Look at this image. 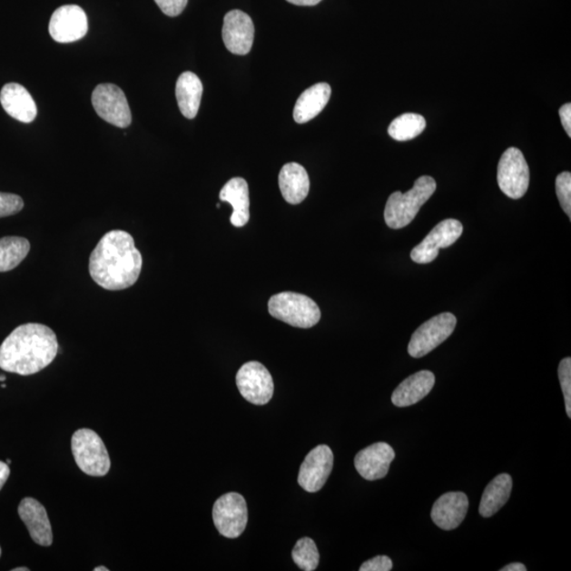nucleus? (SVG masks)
Wrapping results in <instances>:
<instances>
[{"instance_id":"1","label":"nucleus","mask_w":571,"mask_h":571,"mask_svg":"<svg viewBox=\"0 0 571 571\" xmlns=\"http://www.w3.org/2000/svg\"><path fill=\"white\" fill-rule=\"evenodd\" d=\"M143 255L130 233L113 230L102 237L89 259V273L100 287L120 291L137 283Z\"/></svg>"},{"instance_id":"2","label":"nucleus","mask_w":571,"mask_h":571,"mask_svg":"<svg viewBox=\"0 0 571 571\" xmlns=\"http://www.w3.org/2000/svg\"><path fill=\"white\" fill-rule=\"evenodd\" d=\"M59 343L54 331L43 324L18 326L0 346V369L8 373L30 376L54 362Z\"/></svg>"},{"instance_id":"3","label":"nucleus","mask_w":571,"mask_h":571,"mask_svg":"<svg viewBox=\"0 0 571 571\" xmlns=\"http://www.w3.org/2000/svg\"><path fill=\"white\" fill-rule=\"evenodd\" d=\"M438 188L434 178L421 176L414 183L412 190L406 194L395 192L388 199L384 210V220L390 229H402L409 226L418 214L422 205L431 198Z\"/></svg>"},{"instance_id":"4","label":"nucleus","mask_w":571,"mask_h":571,"mask_svg":"<svg viewBox=\"0 0 571 571\" xmlns=\"http://www.w3.org/2000/svg\"><path fill=\"white\" fill-rule=\"evenodd\" d=\"M268 310L273 318L299 329H311L320 319L316 301L295 292L274 294L269 300Z\"/></svg>"},{"instance_id":"5","label":"nucleus","mask_w":571,"mask_h":571,"mask_svg":"<svg viewBox=\"0 0 571 571\" xmlns=\"http://www.w3.org/2000/svg\"><path fill=\"white\" fill-rule=\"evenodd\" d=\"M76 465L89 477H105L111 470V458L100 436L89 428L76 431L72 439Z\"/></svg>"},{"instance_id":"6","label":"nucleus","mask_w":571,"mask_h":571,"mask_svg":"<svg viewBox=\"0 0 571 571\" xmlns=\"http://www.w3.org/2000/svg\"><path fill=\"white\" fill-rule=\"evenodd\" d=\"M498 187L511 199L522 198L529 188L530 171L523 153L516 147L507 150L497 168Z\"/></svg>"},{"instance_id":"7","label":"nucleus","mask_w":571,"mask_h":571,"mask_svg":"<svg viewBox=\"0 0 571 571\" xmlns=\"http://www.w3.org/2000/svg\"><path fill=\"white\" fill-rule=\"evenodd\" d=\"M458 320L453 313H440L423 323L410 339L409 354L413 358H422L429 354L450 337L457 327Z\"/></svg>"},{"instance_id":"8","label":"nucleus","mask_w":571,"mask_h":571,"mask_svg":"<svg viewBox=\"0 0 571 571\" xmlns=\"http://www.w3.org/2000/svg\"><path fill=\"white\" fill-rule=\"evenodd\" d=\"M213 521L220 534L236 538L243 534L248 523L245 498L240 493L230 492L218 498L213 507Z\"/></svg>"},{"instance_id":"9","label":"nucleus","mask_w":571,"mask_h":571,"mask_svg":"<svg viewBox=\"0 0 571 571\" xmlns=\"http://www.w3.org/2000/svg\"><path fill=\"white\" fill-rule=\"evenodd\" d=\"M96 113L107 123L126 128L132 123V112L122 89L113 84L96 86L92 98Z\"/></svg>"},{"instance_id":"10","label":"nucleus","mask_w":571,"mask_h":571,"mask_svg":"<svg viewBox=\"0 0 571 571\" xmlns=\"http://www.w3.org/2000/svg\"><path fill=\"white\" fill-rule=\"evenodd\" d=\"M236 384L245 399L255 406H265L274 393V383L269 370L260 362L243 364L236 375Z\"/></svg>"},{"instance_id":"11","label":"nucleus","mask_w":571,"mask_h":571,"mask_svg":"<svg viewBox=\"0 0 571 571\" xmlns=\"http://www.w3.org/2000/svg\"><path fill=\"white\" fill-rule=\"evenodd\" d=\"M464 232L463 223L457 220H446L436 226L418 246L410 252V259L417 264H429L438 259L439 250L451 247Z\"/></svg>"},{"instance_id":"12","label":"nucleus","mask_w":571,"mask_h":571,"mask_svg":"<svg viewBox=\"0 0 571 571\" xmlns=\"http://www.w3.org/2000/svg\"><path fill=\"white\" fill-rule=\"evenodd\" d=\"M88 19L79 5H63L54 11L50 19L49 32L57 43H73L87 34Z\"/></svg>"},{"instance_id":"13","label":"nucleus","mask_w":571,"mask_h":571,"mask_svg":"<svg viewBox=\"0 0 571 571\" xmlns=\"http://www.w3.org/2000/svg\"><path fill=\"white\" fill-rule=\"evenodd\" d=\"M333 467V453L329 446L320 445L307 455L299 473V485L307 492H318L326 484Z\"/></svg>"},{"instance_id":"14","label":"nucleus","mask_w":571,"mask_h":571,"mask_svg":"<svg viewBox=\"0 0 571 571\" xmlns=\"http://www.w3.org/2000/svg\"><path fill=\"white\" fill-rule=\"evenodd\" d=\"M222 40L231 54L246 55L254 42V24L247 13L232 10L223 19Z\"/></svg>"},{"instance_id":"15","label":"nucleus","mask_w":571,"mask_h":571,"mask_svg":"<svg viewBox=\"0 0 571 571\" xmlns=\"http://www.w3.org/2000/svg\"><path fill=\"white\" fill-rule=\"evenodd\" d=\"M395 457L394 448L387 442H377L356 455L355 467L364 479L378 480L388 476Z\"/></svg>"},{"instance_id":"16","label":"nucleus","mask_w":571,"mask_h":571,"mask_svg":"<svg viewBox=\"0 0 571 571\" xmlns=\"http://www.w3.org/2000/svg\"><path fill=\"white\" fill-rule=\"evenodd\" d=\"M18 515L28 528L32 540L44 547H49L53 544V528L47 511L38 500L32 497L24 498L19 504Z\"/></svg>"},{"instance_id":"17","label":"nucleus","mask_w":571,"mask_h":571,"mask_svg":"<svg viewBox=\"0 0 571 571\" xmlns=\"http://www.w3.org/2000/svg\"><path fill=\"white\" fill-rule=\"evenodd\" d=\"M469 508V499L463 492H448L436 500L431 517L442 530H454L464 522Z\"/></svg>"},{"instance_id":"18","label":"nucleus","mask_w":571,"mask_h":571,"mask_svg":"<svg viewBox=\"0 0 571 571\" xmlns=\"http://www.w3.org/2000/svg\"><path fill=\"white\" fill-rule=\"evenodd\" d=\"M5 112L22 123H31L36 118L37 107L34 98L24 86L9 83L0 93Z\"/></svg>"},{"instance_id":"19","label":"nucleus","mask_w":571,"mask_h":571,"mask_svg":"<svg viewBox=\"0 0 571 571\" xmlns=\"http://www.w3.org/2000/svg\"><path fill=\"white\" fill-rule=\"evenodd\" d=\"M434 384L435 376L432 371H418L398 385L391 396V402L398 408L414 406L431 393Z\"/></svg>"},{"instance_id":"20","label":"nucleus","mask_w":571,"mask_h":571,"mask_svg":"<svg viewBox=\"0 0 571 571\" xmlns=\"http://www.w3.org/2000/svg\"><path fill=\"white\" fill-rule=\"evenodd\" d=\"M279 184L285 201L290 204L303 202L310 189V176L299 163H287L281 168Z\"/></svg>"},{"instance_id":"21","label":"nucleus","mask_w":571,"mask_h":571,"mask_svg":"<svg viewBox=\"0 0 571 571\" xmlns=\"http://www.w3.org/2000/svg\"><path fill=\"white\" fill-rule=\"evenodd\" d=\"M331 87L327 83H319L300 95L293 109V119L299 124L307 123L322 113L330 102Z\"/></svg>"},{"instance_id":"22","label":"nucleus","mask_w":571,"mask_h":571,"mask_svg":"<svg viewBox=\"0 0 571 571\" xmlns=\"http://www.w3.org/2000/svg\"><path fill=\"white\" fill-rule=\"evenodd\" d=\"M222 202L232 205L231 223L236 228L246 226L250 220V198L248 183L243 178L231 179L221 191Z\"/></svg>"},{"instance_id":"23","label":"nucleus","mask_w":571,"mask_h":571,"mask_svg":"<svg viewBox=\"0 0 571 571\" xmlns=\"http://www.w3.org/2000/svg\"><path fill=\"white\" fill-rule=\"evenodd\" d=\"M203 86L195 74L185 72L179 76L176 84V98L179 109L185 118L194 119L201 107Z\"/></svg>"},{"instance_id":"24","label":"nucleus","mask_w":571,"mask_h":571,"mask_svg":"<svg viewBox=\"0 0 571 571\" xmlns=\"http://www.w3.org/2000/svg\"><path fill=\"white\" fill-rule=\"evenodd\" d=\"M513 481L509 474H499L487 486L479 504V515L491 517L503 508L511 496Z\"/></svg>"},{"instance_id":"25","label":"nucleus","mask_w":571,"mask_h":571,"mask_svg":"<svg viewBox=\"0 0 571 571\" xmlns=\"http://www.w3.org/2000/svg\"><path fill=\"white\" fill-rule=\"evenodd\" d=\"M30 242L24 237L6 236L0 239V272H8L15 269L27 258Z\"/></svg>"},{"instance_id":"26","label":"nucleus","mask_w":571,"mask_h":571,"mask_svg":"<svg viewBox=\"0 0 571 571\" xmlns=\"http://www.w3.org/2000/svg\"><path fill=\"white\" fill-rule=\"evenodd\" d=\"M426 119L418 113H403L391 122L389 134L391 138L400 141H409L418 137L425 131Z\"/></svg>"},{"instance_id":"27","label":"nucleus","mask_w":571,"mask_h":571,"mask_svg":"<svg viewBox=\"0 0 571 571\" xmlns=\"http://www.w3.org/2000/svg\"><path fill=\"white\" fill-rule=\"evenodd\" d=\"M292 559L301 570H316L320 562L316 543L310 537L300 538L292 550Z\"/></svg>"},{"instance_id":"28","label":"nucleus","mask_w":571,"mask_h":571,"mask_svg":"<svg viewBox=\"0 0 571 571\" xmlns=\"http://www.w3.org/2000/svg\"><path fill=\"white\" fill-rule=\"evenodd\" d=\"M556 196L559 198L561 207L566 215L571 217V174L569 172H563L556 177Z\"/></svg>"},{"instance_id":"29","label":"nucleus","mask_w":571,"mask_h":571,"mask_svg":"<svg viewBox=\"0 0 571 571\" xmlns=\"http://www.w3.org/2000/svg\"><path fill=\"white\" fill-rule=\"evenodd\" d=\"M559 379L566 400V408L568 418H571V359H563L559 365Z\"/></svg>"},{"instance_id":"30","label":"nucleus","mask_w":571,"mask_h":571,"mask_svg":"<svg viewBox=\"0 0 571 571\" xmlns=\"http://www.w3.org/2000/svg\"><path fill=\"white\" fill-rule=\"evenodd\" d=\"M24 209L22 197L9 192H0V218L19 213Z\"/></svg>"},{"instance_id":"31","label":"nucleus","mask_w":571,"mask_h":571,"mask_svg":"<svg viewBox=\"0 0 571 571\" xmlns=\"http://www.w3.org/2000/svg\"><path fill=\"white\" fill-rule=\"evenodd\" d=\"M155 2L164 15L171 17L181 15L188 5V0H155Z\"/></svg>"},{"instance_id":"32","label":"nucleus","mask_w":571,"mask_h":571,"mask_svg":"<svg viewBox=\"0 0 571 571\" xmlns=\"http://www.w3.org/2000/svg\"><path fill=\"white\" fill-rule=\"evenodd\" d=\"M393 562L387 556H378L362 564L360 571H389Z\"/></svg>"},{"instance_id":"33","label":"nucleus","mask_w":571,"mask_h":571,"mask_svg":"<svg viewBox=\"0 0 571 571\" xmlns=\"http://www.w3.org/2000/svg\"><path fill=\"white\" fill-rule=\"evenodd\" d=\"M562 125L566 130L568 137H571V104H564L559 111Z\"/></svg>"},{"instance_id":"34","label":"nucleus","mask_w":571,"mask_h":571,"mask_svg":"<svg viewBox=\"0 0 571 571\" xmlns=\"http://www.w3.org/2000/svg\"><path fill=\"white\" fill-rule=\"evenodd\" d=\"M10 477V468L9 465L4 463V461H0V490L3 489L5 481L8 480Z\"/></svg>"},{"instance_id":"35","label":"nucleus","mask_w":571,"mask_h":571,"mask_svg":"<svg viewBox=\"0 0 571 571\" xmlns=\"http://www.w3.org/2000/svg\"><path fill=\"white\" fill-rule=\"evenodd\" d=\"M287 2L295 5L311 6L320 4L322 0H287Z\"/></svg>"},{"instance_id":"36","label":"nucleus","mask_w":571,"mask_h":571,"mask_svg":"<svg viewBox=\"0 0 571 571\" xmlns=\"http://www.w3.org/2000/svg\"><path fill=\"white\" fill-rule=\"evenodd\" d=\"M527 568L522 563H512L500 569V571H526Z\"/></svg>"},{"instance_id":"37","label":"nucleus","mask_w":571,"mask_h":571,"mask_svg":"<svg viewBox=\"0 0 571 571\" xmlns=\"http://www.w3.org/2000/svg\"><path fill=\"white\" fill-rule=\"evenodd\" d=\"M30 569L27 567H18V568H15L13 569V571H29Z\"/></svg>"},{"instance_id":"38","label":"nucleus","mask_w":571,"mask_h":571,"mask_svg":"<svg viewBox=\"0 0 571 571\" xmlns=\"http://www.w3.org/2000/svg\"><path fill=\"white\" fill-rule=\"evenodd\" d=\"M94 571H108L109 569L104 566L96 567L94 569Z\"/></svg>"},{"instance_id":"39","label":"nucleus","mask_w":571,"mask_h":571,"mask_svg":"<svg viewBox=\"0 0 571 571\" xmlns=\"http://www.w3.org/2000/svg\"><path fill=\"white\" fill-rule=\"evenodd\" d=\"M6 379L5 375H0V382H5Z\"/></svg>"},{"instance_id":"40","label":"nucleus","mask_w":571,"mask_h":571,"mask_svg":"<svg viewBox=\"0 0 571 571\" xmlns=\"http://www.w3.org/2000/svg\"><path fill=\"white\" fill-rule=\"evenodd\" d=\"M6 464L10 465L11 464V460L10 459H6Z\"/></svg>"},{"instance_id":"41","label":"nucleus","mask_w":571,"mask_h":571,"mask_svg":"<svg viewBox=\"0 0 571 571\" xmlns=\"http://www.w3.org/2000/svg\"><path fill=\"white\" fill-rule=\"evenodd\" d=\"M2 388H3V389H5V388H6V385H5V383H3V384H2Z\"/></svg>"},{"instance_id":"42","label":"nucleus","mask_w":571,"mask_h":571,"mask_svg":"<svg viewBox=\"0 0 571 571\" xmlns=\"http://www.w3.org/2000/svg\"><path fill=\"white\" fill-rule=\"evenodd\" d=\"M0 556H2V548H0Z\"/></svg>"}]
</instances>
